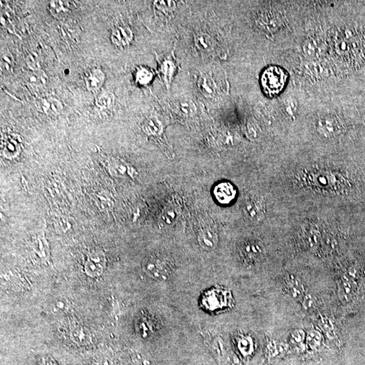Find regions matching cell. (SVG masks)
I'll return each instance as SVG.
<instances>
[{
    "mask_svg": "<svg viewBox=\"0 0 365 365\" xmlns=\"http://www.w3.org/2000/svg\"><path fill=\"white\" fill-rule=\"evenodd\" d=\"M233 297L227 289L216 287L206 291L201 299L203 308L210 312H221L233 306Z\"/></svg>",
    "mask_w": 365,
    "mask_h": 365,
    "instance_id": "1",
    "label": "cell"
},
{
    "mask_svg": "<svg viewBox=\"0 0 365 365\" xmlns=\"http://www.w3.org/2000/svg\"><path fill=\"white\" fill-rule=\"evenodd\" d=\"M287 80V75L279 67H270L265 69L261 77L262 88L267 96H277L283 90Z\"/></svg>",
    "mask_w": 365,
    "mask_h": 365,
    "instance_id": "2",
    "label": "cell"
},
{
    "mask_svg": "<svg viewBox=\"0 0 365 365\" xmlns=\"http://www.w3.org/2000/svg\"><path fill=\"white\" fill-rule=\"evenodd\" d=\"M143 268L151 277L160 279L166 278L171 271V264L164 258L150 257L144 260Z\"/></svg>",
    "mask_w": 365,
    "mask_h": 365,
    "instance_id": "3",
    "label": "cell"
},
{
    "mask_svg": "<svg viewBox=\"0 0 365 365\" xmlns=\"http://www.w3.org/2000/svg\"><path fill=\"white\" fill-rule=\"evenodd\" d=\"M106 263L105 254L101 250L94 251L88 255L85 271L91 277H97L103 273Z\"/></svg>",
    "mask_w": 365,
    "mask_h": 365,
    "instance_id": "4",
    "label": "cell"
},
{
    "mask_svg": "<svg viewBox=\"0 0 365 365\" xmlns=\"http://www.w3.org/2000/svg\"><path fill=\"white\" fill-rule=\"evenodd\" d=\"M213 196L219 204L227 206L235 200L237 196V190L232 183L223 181L214 186Z\"/></svg>",
    "mask_w": 365,
    "mask_h": 365,
    "instance_id": "5",
    "label": "cell"
},
{
    "mask_svg": "<svg viewBox=\"0 0 365 365\" xmlns=\"http://www.w3.org/2000/svg\"><path fill=\"white\" fill-rule=\"evenodd\" d=\"M263 201L257 197H250L247 199L243 206V212L250 221H260L264 216Z\"/></svg>",
    "mask_w": 365,
    "mask_h": 365,
    "instance_id": "6",
    "label": "cell"
},
{
    "mask_svg": "<svg viewBox=\"0 0 365 365\" xmlns=\"http://www.w3.org/2000/svg\"><path fill=\"white\" fill-rule=\"evenodd\" d=\"M158 63H159L158 72L160 78L165 83L166 86L169 88L178 68L177 61L171 55H168L160 59Z\"/></svg>",
    "mask_w": 365,
    "mask_h": 365,
    "instance_id": "7",
    "label": "cell"
},
{
    "mask_svg": "<svg viewBox=\"0 0 365 365\" xmlns=\"http://www.w3.org/2000/svg\"><path fill=\"white\" fill-rule=\"evenodd\" d=\"M23 149V140L20 135H8L3 143V154L8 159H13L21 154Z\"/></svg>",
    "mask_w": 365,
    "mask_h": 365,
    "instance_id": "8",
    "label": "cell"
},
{
    "mask_svg": "<svg viewBox=\"0 0 365 365\" xmlns=\"http://www.w3.org/2000/svg\"><path fill=\"white\" fill-rule=\"evenodd\" d=\"M133 34L129 27L121 25L115 27L111 34L112 42L116 47L124 48L132 42Z\"/></svg>",
    "mask_w": 365,
    "mask_h": 365,
    "instance_id": "9",
    "label": "cell"
},
{
    "mask_svg": "<svg viewBox=\"0 0 365 365\" xmlns=\"http://www.w3.org/2000/svg\"><path fill=\"white\" fill-rule=\"evenodd\" d=\"M198 241L199 244L204 250L212 251L218 246L219 236L212 228L204 227L199 231Z\"/></svg>",
    "mask_w": 365,
    "mask_h": 365,
    "instance_id": "10",
    "label": "cell"
},
{
    "mask_svg": "<svg viewBox=\"0 0 365 365\" xmlns=\"http://www.w3.org/2000/svg\"><path fill=\"white\" fill-rule=\"evenodd\" d=\"M36 105L39 111L50 117L59 115L63 109L61 102L53 97L41 98L37 102Z\"/></svg>",
    "mask_w": 365,
    "mask_h": 365,
    "instance_id": "11",
    "label": "cell"
},
{
    "mask_svg": "<svg viewBox=\"0 0 365 365\" xmlns=\"http://www.w3.org/2000/svg\"><path fill=\"white\" fill-rule=\"evenodd\" d=\"M105 78V75L101 69L98 68L90 69L85 77L87 88L93 93L98 92L103 86Z\"/></svg>",
    "mask_w": 365,
    "mask_h": 365,
    "instance_id": "12",
    "label": "cell"
},
{
    "mask_svg": "<svg viewBox=\"0 0 365 365\" xmlns=\"http://www.w3.org/2000/svg\"><path fill=\"white\" fill-rule=\"evenodd\" d=\"M110 172L117 177H131L134 178L135 170L130 165L122 160H113L109 165Z\"/></svg>",
    "mask_w": 365,
    "mask_h": 365,
    "instance_id": "13",
    "label": "cell"
},
{
    "mask_svg": "<svg viewBox=\"0 0 365 365\" xmlns=\"http://www.w3.org/2000/svg\"><path fill=\"white\" fill-rule=\"evenodd\" d=\"M25 81L31 88L40 89L46 86L48 78L44 71L38 69L27 73L25 77Z\"/></svg>",
    "mask_w": 365,
    "mask_h": 365,
    "instance_id": "14",
    "label": "cell"
},
{
    "mask_svg": "<svg viewBox=\"0 0 365 365\" xmlns=\"http://www.w3.org/2000/svg\"><path fill=\"white\" fill-rule=\"evenodd\" d=\"M143 131L148 136L160 137L163 132V126L157 118L149 117L143 123Z\"/></svg>",
    "mask_w": 365,
    "mask_h": 365,
    "instance_id": "15",
    "label": "cell"
},
{
    "mask_svg": "<svg viewBox=\"0 0 365 365\" xmlns=\"http://www.w3.org/2000/svg\"><path fill=\"white\" fill-rule=\"evenodd\" d=\"M115 95L109 92L102 93L96 98L95 101L96 108L101 112L111 111L115 106Z\"/></svg>",
    "mask_w": 365,
    "mask_h": 365,
    "instance_id": "16",
    "label": "cell"
},
{
    "mask_svg": "<svg viewBox=\"0 0 365 365\" xmlns=\"http://www.w3.org/2000/svg\"><path fill=\"white\" fill-rule=\"evenodd\" d=\"M284 288L288 294L295 298L303 296L304 295V287L302 283L292 276L285 279Z\"/></svg>",
    "mask_w": 365,
    "mask_h": 365,
    "instance_id": "17",
    "label": "cell"
},
{
    "mask_svg": "<svg viewBox=\"0 0 365 365\" xmlns=\"http://www.w3.org/2000/svg\"><path fill=\"white\" fill-rule=\"evenodd\" d=\"M199 88L206 97L211 98L216 94V85L210 75H203L198 80Z\"/></svg>",
    "mask_w": 365,
    "mask_h": 365,
    "instance_id": "18",
    "label": "cell"
},
{
    "mask_svg": "<svg viewBox=\"0 0 365 365\" xmlns=\"http://www.w3.org/2000/svg\"><path fill=\"white\" fill-rule=\"evenodd\" d=\"M70 5L68 2L52 1L49 4L50 13L56 18H63L70 12Z\"/></svg>",
    "mask_w": 365,
    "mask_h": 365,
    "instance_id": "19",
    "label": "cell"
},
{
    "mask_svg": "<svg viewBox=\"0 0 365 365\" xmlns=\"http://www.w3.org/2000/svg\"><path fill=\"white\" fill-rule=\"evenodd\" d=\"M179 216V209L177 206L169 205L165 208L160 216V221L165 226L173 225L177 221Z\"/></svg>",
    "mask_w": 365,
    "mask_h": 365,
    "instance_id": "20",
    "label": "cell"
},
{
    "mask_svg": "<svg viewBox=\"0 0 365 365\" xmlns=\"http://www.w3.org/2000/svg\"><path fill=\"white\" fill-rule=\"evenodd\" d=\"M71 338L75 343L78 345L88 344L90 341V335L84 327H76L73 328L71 332Z\"/></svg>",
    "mask_w": 365,
    "mask_h": 365,
    "instance_id": "21",
    "label": "cell"
},
{
    "mask_svg": "<svg viewBox=\"0 0 365 365\" xmlns=\"http://www.w3.org/2000/svg\"><path fill=\"white\" fill-rule=\"evenodd\" d=\"M153 77V73L148 68L139 67L135 72V80L140 86H145L150 84Z\"/></svg>",
    "mask_w": 365,
    "mask_h": 365,
    "instance_id": "22",
    "label": "cell"
},
{
    "mask_svg": "<svg viewBox=\"0 0 365 365\" xmlns=\"http://www.w3.org/2000/svg\"><path fill=\"white\" fill-rule=\"evenodd\" d=\"M242 256L248 260L258 258L262 254V250L260 246L256 243H246L241 249Z\"/></svg>",
    "mask_w": 365,
    "mask_h": 365,
    "instance_id": "23",
    "label": "cell"
},
{
    "mask_svg": "<svg viewBox=\"0 0 365 365\" xmlns=\"http://www.w3.org/2000/svg\"><path fill=\"white\" fill-rule=\"evenodd\" d=\"M177 110L184 117H192L196 113V106L191 100H181L177 102Z\"/></svg>",
    "mask_w": 365,
    "mask_h": 365,
    "instance_id": "24",
    "label": "cell"
},
{
    "mask_svg": "<svg viewBox=\"0 0 365 365\" xmlns=\"http://www.w3.org/2000/svg\"><path fill=\"white\" fill-rule=\"evenodd\" d=\"M195 44L200 51L208 52L213 48V42L208 35L199 34L195 37Z\"/></svg>",
    "mask_w": 365,
    "mask_h": 365,
    "instance_id": "25",
    "label": "cell"
},
{
    "mask_svg": "<svg viewBox=\"0 0 365 365\" xmlns=\"http://www.w3.org/2000/svg\"><path fill=\"white\" fill-rule=\"evenodd\" d=\"M96 203L101 210H106L112 208L113 201L111 196L106 192H100L96 196Z\"/></svg>",
    "mask_w": 365,
    "mask_h": 365,
    "instance_id": "26",
    "label": "cell"
},
{
    "mask_svg": "<svg viewBox=\"0 0 365 365\" xmlns=\"http://www.w3.org/2000/svg\"><path fill=\"white\" fill-rule=\"evenodd\" d=\"M14 58L11 52L7 51L2 55L1 68L5 73H10L13 72L14 68Z\"/></svg>",
    "mask_w": 365,
    "mask_h": 365,
    "instance_id": "27",
    "label": "cell"
},
{
    "mask_svg": "<svg viewBox=\"0 0 365 365\" xmlns=\"http://www.w3.org/2000/svg\"><path fill=\"white\" fill-rule=\"evenodd\" d=\"M154 6L156 10L165 15L173 13L177 7L175 2L173 1H156Z\"/></svg>",
    "mask_w": 365,
    "mask_h": 365,
    "instance_id": "28",
    "label": "cell"
},
{
    "mask_svg": "<svg viewBox=\"0 0 365 365\" xmlns=\"http://www.w3.org/2000/svg\"><path fill=\"white\" fill-rule=\"evenodd\" d=\"M58 229L60 231H66L68 229H70L71 227V224L69 223V221H68V219L65 218L61 217L57 220V224H56Z\"/></svg>",
    "mask_w": 365,
    "mask_h": 365,
    "instance_id": "29",
    "label": "cell"
},
{
    "mask_svg": "<svg viewBox=\"0 0 365 365\" xmlns=\"http://www.w3.org/2000/svg\"><path fill=\"white\" fill-rule=\"evenodd\" d=\"M316 303H317V300H316L315 297L310 296V295L305 297L304 301H303V305H304V308L307 309V310L314 308V307L316 306Z\"/></svg>",
    "mask_w": 365,
    "mask_h": 365,
    "instance_id": "30",
    "label": "cell"
},
{
    "mask_svg": "<svg viewBox=\"0 0 365 365\" xmlns=\"http://www.w3.org/2000/svg\"><path fill=\"white\" fill-rule=\"evenodd\" d=\"M248 132L250 137L257 138L258 136V127L254 123L250 122L248 125Z\"/></svg>",
    "mask_w": 365,
    "mask_h": 365,
    "instance_id": "31",
    "label": "cell"
},
{
    "mask_svg": "<svg viewBox=\"0 0 365 365\" xmlns=\"http://www.w3.org/2000/svg\"><path fill=\"white\" fill-rule=\"evenodd\" d=\"M309 343H318L320 341V334L316 331L310 332L308 337Z\"/></svg>",
    "mask_w": 365,
    "mask_h": 365,
    "instance_id": "32",
    "label": "cell"
},
{
    "mask_svg": "<svg viewBox=\"0 0 365 365\" xmlns=\"http://www.w3.org/2000/svg\"><path fill=\"white\" fill-rule=\"evenodd\" d=\"M41 365H58V364L55 361L52 360V359L46 358L45 360L42 361V364Z\"/></svg>",
    "mask_w": 365,
    "mask_h": 365,
    "instance_id": "33",
    "label": "cell"
},
{
    "mask_svg": "<svg viewBox=\"0 0 365 365\" xmlns=\"http://www.w3.org/2000/svg\"><path fill=\"white\" fill-rule=\"evenodd\" d=\"M95 365H108L106 359H100L96 361V364Z\"/></svg>",
    "mask_w": 365,
    "mask_h": 365,
    "instance_id": "34",
    "label": "cell"
}]
</instances>
